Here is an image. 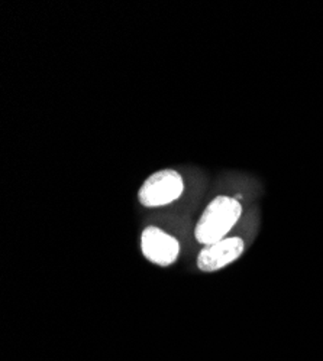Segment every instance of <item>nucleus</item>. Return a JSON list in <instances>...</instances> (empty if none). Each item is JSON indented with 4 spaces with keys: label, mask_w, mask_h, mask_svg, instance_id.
<instances>
[{
    "label": "nucleus",
    "mask_w": 323,
    "mask_h": 361,
    "mask_svg": "<svg viewBox=\"0 0 323 361\" xmlns=\"http://www.w3.org/2000/svg\"><path fill=\"white\" fill-rule=\"evenodd\" d=\"M242 216V205L237 198L216 197L199 219L194 237L203 246H209L226 238L229 231Z\"/></svg>",
    "instance_id": "1"
},
{
    "label": "nucleus",
    "mask_w": 323,
    "mask_h": 361,
    "mask_svg": "<svg viewBox=\"0 0 323 361\" xmlns=\"http://www.w3.org/2000/svg\"><path fill=\"white\" fill-rule=\"evenodd\" d=\"M184 191L183 178L174 169H164L145 179L138 192V200L143 207H163L179 200Z\"/></svg>",
    "instance_id": "2"
},
{
    "label": "nucleus",
    "mask_w": 323,
    "mask_h": 361,
    "mask_svg": "<svg viewBox=\"0 0 323 361\" xmlns=\"http://www.w3.org/2000/svg\"><path fill=\"white\" fill-rule=\"evenodd\" d=\"M141 250L148 262L167 267L177 260L180 255V243L177 238L164 230L150 226L142 231Z\"/></svg>",
    "instance_id": "3"
},
{
    "label": "nucleus",
    "mask_w": 323,
    "mask_h": 361,
    "mask_svg": "<svg viewBox=\"0 0 323 361\" xmlns=\"http://www.w3.org/2000/svg\"><path fill=\"white\" fill-rule=\"evenodd\" d=\"M245 252L241 237H226L218 243L204 246L197 256V267L204 274H213L225 266L237 262Z\"/></svg>",
    "instance_id": "4"
}]
</instances>
